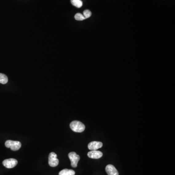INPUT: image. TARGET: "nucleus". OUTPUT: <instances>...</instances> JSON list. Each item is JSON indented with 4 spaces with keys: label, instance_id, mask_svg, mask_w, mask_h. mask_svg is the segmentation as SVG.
Here are the masks:
<instances>
[{
    "label": "nucleus",
    "instance_id": "obj_1",
    "mask_svg": "<svg viewBox=\"0 0 175 175\" xmlns=\"http://www.w3.org/2000/svg\"><path fill=\"white\" fill-rule=\"evenodd\" d=\"M70 126L73 131L78 133L82 132L85 129V125L78 121H74L71 122Z\"/></svg>",
    "mask_w": 175,
    "mask_h": 175
},
{
    "label": "nucleus",
    "instance_id": "obj_2",
    "mask_svg": "<svg viewBox=\"0 0 175 175\" xmlns=\"http://www.w3.org/2000/svg\"><path fill=\"white\" fill-rule=\"evenodd\" d=\"M5 145L7 148H10L12 150L17 151L20 149L22 144L19 141L7 140L5 143Z\"/></svg>",
    "mask_w": 175,
    "mask_h": 175
},
{
    "label": "nucleus",
    "instance_id": "obj_3",
    "mask_svg": "<svg viewBox=\"0 0 175 175\" xmlns=\"http://www.w3.org/2000/svg\"><path fill=\"white\" fill-rule=\"evenodd\" d=\"M68 157L71 162V166L74 168L78 166V162L80 160V156L74 152L69 153Z\"/></svg>",
    "mask_w": 175,
    "mask_h": 175
},
{
    "label": "nucleus",
    "instance_id": "obj_4",
    "mask_svg": "<svg viewBox=\"0 0 175 175\" xmlns=\"http://www.w3.org/2000/svg\"><path fill=\"white\" fill-rule=\"evenodd\" d=\"M48 163L51 167H56L59 164V160L57 158V155L54 152H51L49 154L48 158Z\"/></svg>",
    "mask_w": 175,
    "mask_h": 175
},
{
    "label": "nucleus",
    "instance_id": "obj_5",
    "mask_svg": "<svg viewBox=\"0 0 175 175\" xmlns=\"http://www.w3.org/2000/svg\"><path fill=\"white\" fill-rule=\"evenodd\" d=\"M18 161L16 159L10 158L6 159L2 161V165L5 167L7 168H14L17 165Z\"/></svg>",
    "mask_w": 175,
    "mask_h": 175
},
{
    "label": "nucleus",
    "instance_id": "obj_6",
    "mask_svg": "<svg viewBox=\"0 0 175 175\" xmlns=\"http://www.w3.org/2000/svg\"><path fill=\"white\" fill-rule=\"evenodd\" d=\"M103 146V144L100 141H93L88 145V149L90 150H97Z\"/></svg>",
    "mask_w": 175,
    "mask_h": 175
},
{
    "label": "nucleus",
    "instance_id": "obj_7",
    "mask_svg": "<svg viewBox=\"0 0 175 175\" xmlns=\"http://www.w3.org/2000/svg\"><path fill=\"white\" fill-rule=\"evenodd\" d=\"M103 156V153L97 150H91L88 153V156L92 159H98L101 158Z\"/></svg>",
    "mask_w": 175,
    "mask_h": 175
},
{
    "label": "nucleus",
    "instance_id": "obj_8",
    "mask_svg": "<svg viewBox=\"0 0 175 175\" xmlns=\"http://www.w3.org/2000/svg\"><path fill=\"white\" fill-rule=\"evenodd\" d=\"M105 171L108 175H119L118 172L113 165H108L105 167Z\"/></svg>",
    "mask_w": 175,
    "mask_h": 175
},
{
    "label": "nucleus",
    "instance_id": "obj_9",
    "mask_svg": "<svg viewBox=\"0 0 175 175\" xmlns=\"http://www.w3.org/2000/svg\"><path fill=\"white\" fill-rule=\"evenodd\" d=\"M75 172L72 169H64L59 172V175H75Z\"/></svg>",
    "mask_w": 175,
    "mask_h": 175
},
{
    "label": "nucleus",
    "instance_id": "obj_10",
    "mask_svg": "<svg viewBox=\"0 0 175 175\" xmlns=\"http://www.w3.org/2000/svg\"><path fill=\"white\" fill-rule=\"evenodd\" d=\"M71 4L75 7L80 8L83 6V2L81 0H71Z\"/></svg>",
    "mask_w": 175,
    "mask_h": 175
},
{
    "label": "nucleus",
    "instance_id": "obj_11",
    "mask_svg": "<svg viewBox=\"0 0 175 175\" xmlns=\"http://www.w3.org/2000/svg\"><path fill=\"white\" fill-rule=\"evenodd\" d=\"M8 78L3 74L0 73V83L6 84L8 82Z\"/></svg>",
    "mask_w": 175,
    "mask_h": 175
},
{
    "label": "nucleus",
    "instance_id": "obj_12",
    "mask_svg": "<svg viewBox=\"0 0 175 175\" xmlns=\"http://www.w3.org/2000/svg\"><path fill=\"white\" fill-rule=\"evenodd\" d=\"M74 18L77 21H83V20L86 19L83 14L79 13L75 14V16H74Z\"/></svg>",
    "mask_w": 175,
    "mask_h": 175
},
{
    "label": "nucleus",
    "instance_id": "obj_13",
    "mask_svg": "<svg viewBox=\"0 0 175 175\" xmlns=\"http://www.w3.org/2000/svg\"><path fill=\"white\" fill-rule=\"evenodd\" d=\"M92 15V12L89 10H85L83 12V16L85 18V19H88Z\"/></svg>",
    "mask_w": 175,
    "mask_h": 175
}]
</instances>
